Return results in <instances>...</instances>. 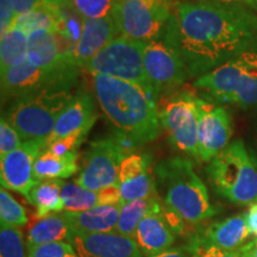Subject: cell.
Masks as SVG:
<instances>
[{"label": "cell", "instance_id": "6da1fadb", "mask_svg": "<svg viewBox=\"0 0 257 257\" xmlns=\"http://www.w3.org/2000/svg\"><path fill=\"white\" fill-rule=\"evenodd\" d=\"M184 60L189 78H200L257 47V14L245 6L212 0L172 5L165 37Z\"/></svg>", "mask_w": 257, "mask_h": 257}, {"label": "cell", "instance_id": "7a4b0ae2", "mask_svg": "<svg viewBox=\"0 0 257 257\" xmlns=\"http://www.w3.org/2000/svg\"><path fill=\"white\" fill-rule=\"evenodd\" d=\"M93 95L126 148L143 146L160 136L156 100L140 86L111 76L91 74Z\"/></svg>", "mask_w": 257, "mask_h": 257}, {"label": "cell", "instance_id": "3957f363", "mask_svg": "<svg viewBox=\"0 0 257 257\" xmlns=\"http://www.w3.org/2000/svg\"><path fill=\"white\" fill-rule=\"evenodd\" d=\"M155 174L163 189L166 208L188 224H199L216 214L208 191L184 157H172L160 162Z\"/></svg>", "mask_w": 257, "mask_h": 257}, {"label": "cell", "instance_id": "277c9868", "mask_svg": "<svg viewBox=\"0 0 257 257\" xmlns=\"http://www.w3.org/2000/svg\"><path fill=\"white\" fill-rule=\"evenodd\" d=\"M194 85L219 102L239 107L257 105V47L204 74Z\"/></svg>", "mask_w": 257, "mask_h": 257}, {"label": "cell", "instance_id": "5b68a950", "mask_svg": "<svg viewBox=\"0 0 257 257\" xmlns=\"http://www.w3.org/2000/svg\"><path fill=\"white\" fill-rule=\"evenodd\" d=\"M207 174L218 194L236 205L257 204V160L242 141L230 143L211 161Z\"/></svg>", "mask_w": 257, "mask_h": 257}, {"label": "cell", "instance_id": "8992f818", "mask_svg": "<svg viewBox=\"0 0 257 257\" xmlns=\"http://www.w3.org/2000/svg\"><path fill=\"white\" fill-rule=\"evenodd\" d=\"M74 87H51L11 101L4 117L23 141H44L75 93Z\"/></svg>", "mask_w": 257, "mask_h": 257}, {"label": "cell", "instance_id": "52a82bcc", "mask_svg": "<svg viewBox=\"0 0 257 257\" xmlns=\"http://www.w3.org/2000/svg\"><path fill=\"white\" fill-rule=\"evenodd\" d=\"M144 42L118 36L88 61L82 70L135 83L159 101L144 69Z\"/></svg>", "mask_w": 257, "mask_h": 257}, {"label": "cell", "instance_id": "ba28073f", "mask_svg": "<svg viewBox=\"0 0 257 257\" xmlns=\"http://www.w3.org/2000/svg\"><path fill=\"white\" fill-rule=\"evenodd\" d=\"M111 15L120 36L148 43L165 37L172 5L167 0H115Z\"/></svg>", "mask_w": 257, "mask_h": 257}, {"label": "cell", "instance_id": "9c48e42d", "mask_svg": "<svg viewBox=\"0 0 257 257\" xmlns=\"http://www.w3.org/2000/svg\"><path fill=\"white\" fill-rule=\"evenodd\" d=\"M126 150L127 148L117 136L93 141L83 154L75 182L95 192L118 186L120 165L127 156Z\"/></svg>", "mask_w": 257, "mask_h": 257}, {"label": "cell", "instance_id": "30bf717a", "mask_svg": "<svg viewBox=\"0 0 257 257\" xmlns=\"http://www.w3.org/2000/svg\"><path fill=\"white\" fill-rule=\"evenodd\" d=\"M197 98L189 92L173 94L159 108V117L172 146L199 160Z\"/></svg>", "mask_w": 257, "mask_h": 257}, {"label": "cell", "instance_id": "8fae6325", "mask_svg": "<svg viewBox=\"0 0 257 257\" xmlns=\"http://www.w3.org/2000/svg\"><path fill=\"white\" fill-rule=\"evenodd\" d=\"M78 67L43 69L28 60L2 73L3 101H14L22 96L51 87H74L79 73Z\"/></svg>", "mask_w": 257, "mask_h": 257}, {"label": "cell", "instance_id": "7c38bea8", "mask_svg": "<svg viewBox=\"0 0 257 257\" xmlns=\"http://www.w3.org/2000/svg\"><path fill=\"white\" fill-rule=\"evenodd\" d=\"M144 69L157 98L178 89L189 78L184 60L166 40L146 43Z\"/></svg>", "mask_w": 257, "mask_h": 257}, {"label": "cell", "instance_id": "4fadbf2b", "mask_svg": "<svg viewBox=\"0 0 257 257\" xmlns=\"http://www.w3.org/2000/svg\"><path fill=\"white\" fill-rule=\"evenodd\" d=\"M197 108L199 160L211 162L230 144L231 117L224 107L202 98H197Z\"/></svg>", "mask_w": 257, "mask_h": 257}, {"label": "cell", "instance_id": "5bb4252c", "mask_svg": "<svg viewBox=\"0 0 257 257\" xmlns=\"http://www.w3.org/2000/svg\"><path fill=\"white\" fill-rule=\"evenodd\" d=\"M47 143L44 141H23L18 149L0 160L2 187L23 194L25 198L36 184L35 161Z\"/></svg>", "mask_w": 257, "mask_h": 257}, {"label": "cell", "instance_id": "9a60e30c", "mask_svg": "<svg viewBox=\"0 0 257 257\" xmlns=\"http://www.w3.org/2000/svg\"><path fill=\"white\" fill-rule=\"evenodd\" d=\"M121 202L157 195L152 169V159L147 154H128L119 169Z\"/></svg>", "mask_w": 257, "mask_h": 257}, {"label": "cell", "instance_id": "2e32d148", "mask_svg": "<svg viewBox=\"0 0 257 257\" xmlns=\"http://www.w3.org/2000/svg\"><path fill=\"white\" fill-rule=\"evenodd\" d=\"M135 242L143 256L152 257L173 248L175 232L167 217V210L159 200L153 210L143 218L134 234Z\"/></svg>", "mask_w": 257, "mask_h": 257}, {"label": "cell", "instance_id": "e0dca14e", "mask_svg": "<svg viewBox=\"0 0 257 257\" xmlns=\"http://www.w3.org/2000/svg\"><path fill=\"white\" fill-rule=\"evenodd\" d=\"M118 36L120 35L112 15L102 18L83 19L81 34L70 51L73 62L82 70L88 61Z\"/></svg>", "mask_w": 257, "mask_h": 257}, {"label": "cell", "instance_id": "ac0fdd59", "mask_svg": "<svg viewBox=\"0 0 257 257\" xmlns=\"http://www.w3.org/2000/svg\"><path fill=\"white\" fill-rule=\"evenodd\" d=\"M72 49V46L57 32L36 31L29 36L27 60L34 66L49 70L76 67L70 56Z\"/></svg>", "mask_w": 257, "mask_h": 257}, {"label": "cell", "instance_id": "d6986e66", "mask_svg": "<svg viewBox=\"0 0 257 257\" xmlns=\"http://www.w3.org/2000/svg\"><path fill=\"white\" fill-rule=\"evenodd\" d=\"M72 244L79 257H143L135 239L117 231L75 234Z\"/></svg>", "mask_w": 257, "mask_h": 257}, {"label": "cell", "instance_id": "ffe728a7", "mask_svg": "<svg viewBox=\"0 0 257 257\" xmlns=\"http://www.w3.org/2000/svg\"><path fill=\"white\" fill-rule=\"evenodd\" d=\"M96 119H98V113L95 110L94 95L87 92H76L69 104L60 114L53 134L48 138L47 146L75 131H89Z\"/></svg>", "mask_w": 257, "mask_h": 257}, {"label": "cell", "instance_id": "44dd1931", "mask_svg": "<svg viewBox=\"0 0 257 257\" xmlns=\"http://www.w3.org/2000/svg\"><path fill=\"white\" fill-rule=\"evenodd\" d=\"M250 236L252 234L246 223L245 213H242L212 223L194 237L217 249L237 251L249 242Z\"/></svg>", "mask_w": 257, "mask_h": 257}, {"label": "cell", "instance_id": "7402d4cb", "mask_svg": "<svg viewBox=\"0 0 257 257\" xmlns=\"http://www.w3.org/2000/svg\"><path fill=\"white\" fill-rule=\"evenodd\" d=\"M120 204L100 205L82 212H63L75 234L114 232L117 229Z\"/></svg>", "mask_w": 257, "mask_h": 257}, {"label": "cell", "instance_id": "603a6c76", "mask_svg": "<svg viewBox=\"0 0 257 257\" xmlns=\"http://www.w3.org/2000/svg\"><path fill=\"white\" fill-rule=\"evenodd\" d=\"M75 233L64 213H53L43 218H36L27 236L28 249L54 242L73 243Z\"/></svg>", "mask_w": 257, "mask_h": 257}, {"label": "cell", "instance_id": "cb8c5ba5", "mask_svg": "<svg viewBox=\"0 0 257 257\" xmlns=\"http://www.w3.org/2000/svg\"><path fill=\"white\" fill-rule=\"evenodd\" d=\"M78 152L56 155L50 150L43 149L35 161V179L54 180L67 179L79 170Z\"/></svg>", "mask_w": 257, "mask_h": 257}, {"label": "cell", "instance_id": "d4e9b609", "mask_svg": "<svg viewBox=\"0 0 257 257\" xmlns=\"http://www.w3.org/2000/svg\"><path fill=\"white\" fill-rule=\"evenodd\" d=\"M63 180H37L28 194L27 200L36 207V218L64 212L62 201Z\"/></svg>", "mask_w": 257, "mask_h": 257}, {"label": "cell", "instance_id": "484cf974", "mask_svg": "<svg viewBox=\"0 0 257 257\" xmlns=\"http://www.w3.org/2000/svg\"><path fill=\"white\" fill-rule=\"evenodd\" d=\"M59 22V8L44 2L28 14L16 18L14 27L30 36L36 31H55Z\"/></svg>", "mask_w": 257, "mask_h": 257}, {"label": "cell", "instance_id": "4316f807", "mask_svg": "<svg viewBox=\"0 0 257 257\" xmlns=\"http://www.w3.org/2000/svg\"><path fill=\"white\" fill-rule=\"evenodd\" d=\"M29 36L18 28L12 27L2 35L0 42V70L2 73L27 60Z\"/></svg>", "mask_w": 257, "mask_h": 257}, {"label": "cell", "instance_id": "83f0119b", "mask_svg": "<svg viewBox=\"0 0 257 257\" xmlns=\"http://www.w3.org/2000/svg\"><path fill=\"white\" fill-rule=\"evenodd\" d=\"M159 200V195H154V197L150 198L121 202L115 231L118 233L134 238V234L136 232L138 225H140L143 218L153 210V207L155 206Z\"/></svg>", "mask_w": 257, "mask_h": 257}, {"label": "cell", "instance_id": "f1b7e54d", "mask_svg": "<svg viewBox=\"0 0 257 257\" xmlns=\"http://www.w3.org/2000/svg\"><path fill=\"white\" fill-rule=\"evenodd\" d=\"M64 212H82L102 205L100 191L87 189L74 182H64L62 187Z\"/></svg>", "mask_w": 257, "mask_h": 257}, {"label": "cell", "instance_id": "f546056e", "mask_svg": "<svg viewBox=\"0 0 257 257\" xmlns=\"http://www.w3.org/2000/svg\"><path fill=\"white\" fill-rule=\"evenodd\" d=\"M27 249L21 227L0 226V257H28Z\"/></svg>", "mask_w": 257, "mask_h": 257}, {"label": "cell", "instance_id": "4dcf8cb0", "mask_svg": "<svg viewBox=\"0 0 257 257\" xmlns=\"http://www.w3.org/2000/svg\"><path fill=\"white\" fill-rule=\"evenodd\" d=\"M28 223V214L25 208L8 192L0 189V224L8 226L21 227Z\"/></svg>", "mask_w": 257, "mask_h": 257}, {"label": "cell", "instance_id": "1f68e13d", "mask_svg": "<svg viewBox=\"0 0 257 257\" xmlns=\"http://www.w3.org/2000/svg\"><path fill=\"white\" fill-rule=\"evenodd\" d=\"M115 0H68V6L82 19L102 18L111 15Z\"/></svg>", "mask_w": 257, "mask_h": 257}, {"label": "cell", "instance_id": "d6a6232c", "mask_svg": "<svg viewBox=\"0 0 257 257\" xmlns=\"http://www.w3.org/2000/svg\"><path fill=\"white\" fill-rule=\"evenodd\" d=\"M28 257H79L72 243L54 242L28 249Z\"/></svg>", "mask_w": 257, "mask_h": 257}, {"label": "cell", "instance_id": "836d02e7", "mask_svg": "<svg viewBox=\"0 0 257 257\" xmlns=\"http://www.w3.org/2000/svg\"><path fill=\"white\" fill-rule=\"evenodd\" d=\"M23 143V140L19 136L17 130L10 124L4 115H2L0 121V157H5L12 153L14 150L18 149Z\"/></svg>", "mask_w": 257, "mask_h": 257}, {"label": "cell", "instance_id": "e575fe53", "mask_svg": "<svg viewBox=\"0 0 257 257\" xmlns=\"http://www.w3.org/2000/svg\"><path fill=\"white\" fill-rule=\"evenodd\" d=\"M89 131L87 130H80L75 133L68 135V136L60 138V140L54 141L48 144L46 149L50 150L51 153L56 154V155H64L72 152H78V148L80 144L83 142L86 136H87Z\"/></svg>", "mask_w": 257, "mask_h": 257}, {"label": "cell", "instance_id": "d590c367", "mask_svg": "<svg viewBox=\"0 0 257 257\" xmlns=\"http://www.w3.org/2000/svg\"><path fill=\"white\" fill-rule=\"evenodd\" d=\"M186 251L188 252L189 257H242L238 250L237 251H225V250H220L214 248V246L204 244L195 237L192 238Z\"/></svg>", "mask_w": 257, "mask_h": 257}, {"label": "cell", "instance_id": "8d00e7d4", "mask_svg": "<svg viewBox=\"0 0 257 257\" xmlns=\"http://www.w3.org/2000/svg\"><path fill=\"white\" fill-rule=\"evenodd\" d=\"M16 21L14 0H0V32L4 35L14 27Z\"/></svg>", "mask_w": 257, "mask_h": 257}, {"label": "cell", "instance_id": "74e56055", "mask_svg": "<svg viewBox=\"0 0 257 257\" xmlns=\"http://www.w3.org/2000/svg\"><path fill=\"white\" fill-rule=\"evenodd\" d=\"M44 2H47V0H14L16 18L22 15L28 14L31 10L36 9L37 6L43 4Z\"/></svg>", "mask_w": 257, "mask_h": 257}, {"label": "cell", "instance_id": "f35d334b", "mask_svg": "<svg viewBox=\"0 0 257 257\" xmlns=\"http://www.w3.org/2000/svg\"><path fill=\"white\" fill-rule=\"evenodd\" d=\"M245 217L250 232L257 238V204L249 207L248 212H245Z\"/></svg>", "mask_w": 257, "mask_h": 257}, {"label": "cell", "instance_id": "ab89813d", "mask_svg": "<svg viewBox=\"0 0 257 257\" xmlns=\"http://www.w3.org/2000/svg\"><path fill=\"white\" fill-rule=\"evenodd\" d=\"M242 257H257V238L250 239L238 250Z\"/></svg>", "mask_w": 257, "mask_h": 257}, {"label": "cell", "instance_id": "60d3db41", "mask_svg": "<svg viewBox=\"0 0 257 257\" xmlns=\"http://www.w3.org/2000/svg\"><path fill=\"white\" fill-rule=\"evenodd\" d=\"M152 257H189V255L184 249L174 248V246H173V248L167 249L165 251L160 253H156V255H154Z\"/></svg>", "mask_w": 257, "mask_h": 257}, {"label": "cell", "instance_id": "b9f144b4", "mask_svg": "<svg viewBox=\"0 0 257 257\" xmlns=\"http://www.w3.org/2000/svg\"><path fill=\"white\" fill-rule=\"evenodd\" d=\"M212 2L224 3V4H233V5L245 6V8H249L257 12V0H212Z\"/></svg>", "mask_w": 257, "mask_h": 257}, {"label": "cell", "instance_id": "7bdbcfd3", "mask_svg": "<svg viewBox=\"0 0 257 257\" xmlns=\"http://www.w3.org/2000/svg\"><path fill=\"white\" fill-rule=\"evenodd\" d=\"M47 2L50 3L51 5L56 6V8H61V6L67 5V3H68V0H47Z\"/></svg>", "mask_w": 257, "mask_h": 257}]
</instances>
